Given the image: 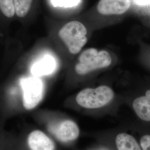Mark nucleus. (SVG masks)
<instances>
[{
	"label": "nucleus",
	"mask_w": 150,
	"mask_h": 150,
	"mask_svg": "<svg viewBox=\"0 0 150 150\" xmlns=\"http://www.w3.org/2000/svg\"><path fill=\"white\" fill-rule=\"evenodd\" d=\"M111 62V56L106 51H98L96 48H88L81 54L75 71L79 75H86L95 70L107 67Z\"/></svg>",
	"instance_id": "f257e3e1"
},
{
	"label": "nucleus",
	"mask_w": 150,
	"mask_h": 150,
	"mask_svg": "<svg viewBox=\"0 0 150 150\" xmlns=\"http://www.w3.org/2000/svg\"><path fill=\"white\" fill-rule=\"evenodd\" d=\"M59 35L71 54L79 52L87 41L86 27L77 21L66 23L59 30Z\"/></svg>",
	"instance_id": "f03ea898"
},
{
	"label": "nucleus",
	"mask_w": 150,
	"mask_h": 150,
	"mask_svg": "<svg viewBox=\"0 0 150 150\" xmlns=\"http://www.w3.org/2000/svg\"><path fill=\"white\" fill-rule=\"evenodd\" d=\"M114 96L112 90L106 86L96 88H86L76 96V101L81 106L86 108H97L106 105Z\"/></svg>",
	"instance_id": "7ed1b4c3"
},
{
	"label": "nucleus",
	"mask_w": 150,
	"mask_h": 150,
	"mask_svg": "<svg viewBox=\"0 0 150 150\" xmlns=\"http://www.w3.org/2000/svg\"><path fill=\"white\" fill-rule=\"evenodd\" d=\"M23 92V103L25 108L31 110L41 102L44 94V83L40 77L28 76L20 81Z\"/></svg>",
	"instance_id": "20e7f679"
},
{
	"label": "nucleus",
	"mask_w": 150,
	"mask_h": 150,
	"mask_svg": "<svg viewBox=\"0 0 150 150\" xmlns=\"http://www.w3.org/2000/svg\"><path fill=\"white\" fill-rule=\"evenodd\" d=\"M49 131L62 142H69L76 139L80 134L79 127L74 121L64 120L49 126Z\"/></svg>",
	"instance_id": "39448f33"
},
{
	"label": "nucleus",
	"mask_w": 150,
	"mask_h": 150,
	"mask_svg": "<svg viewBox=\"0 0 150 150\" xmlns=\"http://www.w3.org/2000/svg\"><path fill=\"white\" fill-rule=\"evenodd\" d=\"M57 67V61L54 56L50 54H45L32 64L31 72L32 76L40 77L53 74Z\"/></svg>",
	"instance_id": "423d86ee"
},
{
	"label": "nucleus",
	"mask_w": 150,
	"mask_h": 150,
	"mask_svg": "<svg viewBox=\"0 0 150 150\" xmlns=\"http://www.w3.org/2000/svg\"><path fill=\"white\" fill-rule=\"evenodd\" d=\"M131 0H100L97 7L102 15H121L129 10Z\"/></svg>",
	"instance_id": "0eeeda50"
},
{
	"label": "nucleus",
	"mask_w": 150,
	"mask_h": 150,
	"mask_svg": "<svg viewBox=\"0 0 150 150\" xmlns=\"http://www.w3.org/2000/svg\"><path fill=\"white\" fill-rule=\"evenodd\" d=\"M28 145L31 150H54V145L46 134L40 130L31 132L28 137Z\"/></svg>",
	"instance_id": "6e6552de"
},
{
	"label": "nucleus",
	"mask_w": 150,
	"mask_h": 150,
	"mask_svg": "<svg viewBox=\"0 0 150 150\" xmlns=\"http://www.w3.org/2000/svg\"><path fill=\"white\" fill-rule=\"evenodd\" d=\"M133 107L139 118L145 121H150V90L146 91L144 96L134 100Z\"/></svg>",
	"instance_id": "1a4fd4ad"
},
{
	"label": "nucleus",
	"mask_w": 150,
	"mask_h": 150,
	"mask_svg": "<svg viewBox=\"0 0 150 150\" xmlns=\"http://www.w3.org/2000/svg\"><path fill=\"white\" fill-rule=\"evenodd\" d=\"M116 144L118 150H142L134 137L125 133L117 136Z\"/></svg>",
	"instance_id": "9d476101"
},
{
	"label": "nucleus",
	"mask_w": 150,
	"mask_h": 150,
	"mask_svg": "<svg viewBox=\"0 0 150 150\" xmlns=\"http://www.w3.org/2000/svg\"><path fill=\"white\" fill-rule=\"evenodd\" d=\"M33 0H13L15 11L19 17H24L30 11Z\"/></svg>",
	"instance_id": "9b49d317"
},
{
	"label": "nucleus",
	"mask_w": 150,
	"mask_h": 150,
	"mask_svg": "<svg viewBox=\"0 0 150 150\" xmlns=\"http://www.w3.org/2000/svg\"><path fill=\"white\" fill-rule=\"evenodd\" d=\"M0 10L7 17H12L15 14L13 0H0Z\"/></svg>",
	"instance_id": "f8f14e48"
},
{
	"label": "nucleus",
	"mask_w": 150,
	"mask_h": 150,
	"mask_svg": "<svg viewBox=\"0 0 150 150\" xmlns=\"http://www.w3.org/2000/svg\"><path fill=\"white\" fill-rule=\"evenodd\" d=\"M54 7L71 8L79 5L81 0H50Z\"/></svg>",
	"instance_id": "ddd939ff"
},
{
	"label": "nucleus",
	"mask_w": 150,
	"mask_h": 150,
	"mask_svg": "<svg viewBox=\"0 0 150 150\" xmlns=\"http://www.w3.org/2000/svg\"><path fill=\"white\" fill-rule=\"evenodd\" d=\"M140 145L142 150H150V135L144 136L140 141Z\"/></svg>",
	"instance_id": "4468645a"
},
{
	"label": "nucleus",
	"mask_w": 150,
	"mask_h": 150,
	"mask_svg": "<svg viewBox=\"0 0 150 150\" xmlns=\"http://www.w3.org/2000/svg\"><path fill=\"white\" fill-rule=\"evenodd\" d=\"M134 3L137 5L144 6L150 4V0H134Z\"/></svg>",
	"instance_id": "2eb2a0df"
}]
</instances>
